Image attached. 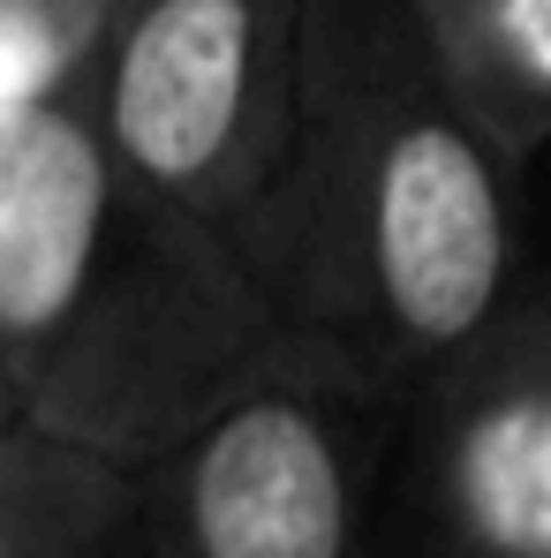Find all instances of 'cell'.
<instances>
[{"label":"cell","instance_id":"6da1fadb","mask_svg":"<svg viewBox=\"0 0 551 558\" xmlns=\"http://www.w3.org/2000/svg\"><path fill=\"white\" fill-rule=\"evenodd\" d=\"M522 182L400 0H310L287 144L227 242L287 340L400 400L514 287Z\"/></svg>","mask_w":551,"mask_h":558},{"label":"cell","instance_id":"7a4b0ae2","mask_svg":"<svg viewBox=\"0 0 551 558\" xmlns=\"http://www.w3.org/2000/svg\"><path fill=\"white\" fill-rule=\"evenodd\" d=\"M279 348L227 227L129 174L84 92L0 121V371L23 423L144 468Z\"/></svg>","mask_w":551,"mask_h":558},{"label":"cell","instance_id":"3957f363","mask_svg":"<svg viewBox=\"0 0 551 558\" xmlns=\"http://www.w3.org/2000/svg\"><path fill=\"white\" fill-rule=\"evenodd\" d=\"M393 392L287 340L189 438L129 468L113 558H378Z\"/></svg>","mask_w":551,"mask_h":558},{"label":"cell","instance_id":"277c9868","mask_svg":"<svg viewBox=\"0 0 551 558\" xmlns=\"http://www.w3.org/2000/svg\"><path fill=\"white\" fill-rule=\"evenodd\" d=\"M378 558H551V242L393 400Z\"/></svg>","mask_w":551,"mask_h":558},{"label":"cell","instance_id":"5b68a950","mask_svg":"<svg viewBox=\"0 0 551 558\" xmlns=\"http://www.w3.org/2000/svg\"><path fill=\"white\" fill-rule=\"evenodd\" d=\"M310 0H113L84 76L98 136L152 189L235 227L273 174Z\"/></svg>","mask_w":551,"mask_h":558},{"label":"cell","instance_id":"8992f818","mask_svg":"<svg viewBox=\"0 0 551 558\" xmlns=\"http://www.w3.org/2000/svg\"><path fill=\"white\" fill-rule=\"evenodd\" d=\"M468 121L514 159L551 151V0H400Z\"/></svg>","mask_w":551,"mask_h":558},{"label":"cell","instance_id":"52a82bcc","mask_svg":"<svg viewBox=\"0 0 551 558\" xmlns=\"http://www.w3.org/2000/svg\"><path fill=\"white\" fill-rule=\"evenodd\" d=\"M129 468L38 423L0 438V558H113Z\"/></svg>","mask_w":551,"mask_h":558},{"label":"cell","instance_id":"ba28073f","mask_svg":"<svg viewBox=\"0 0 551 558\" xmlns=\"http://www.w3.org/2000/svg\"><path fill=\"white\" fill-rule=\"evenodd\" d=\"M113 0H0V121L84 92Z\"/></svg>","mask_w":551,"mask_h":558},{"label":"cell","instance_id":"9c48e42d","mask_svg":"<svg viewBox=\"0 0 551 558\" xmlns=\"http://www.w3.org/2000/svg\"><path fill=\"white\" fill-rule=\"evenodd\" d=\"M23 423V408H15V385H8V371H0V438Z\"/></svg>","mask_w":551,"mask_h":558}]
</instances>
